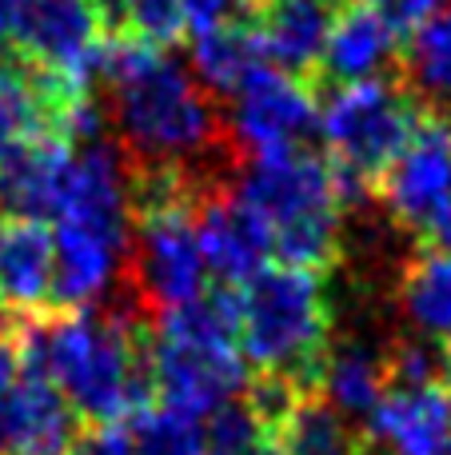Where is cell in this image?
Wrapping results in <instances>:
<instances>
[{"label": "cell", "mask_w": 451, "mask_h": 455, "mask_svg": "<svg viewBox=\"0 0 451 455\" xmlns=\"http://www.w3.org/2000/svg\"><path fill=\"white\" fill-rule=\"evenodd\" d=\"M96 76L108 84L116 104L128 160L180 164L192 172L188 160L208 152H228L236 160L244 156L228 120L220 116L216 96L200 88L176 60H168L164 48H152L132 32L108 28Z\"/></svg>", "instance_id": "cell-1"}, {"label": "cell", "mask_w": 451, "mask_h": 455, "mask_svg": "<svg viewBox=\"0 0 451 455\" xmlns=\"http://www.w3.org/2000/svg\"><path fill=\"white\" fill-rule=\"evenodd\" d=\"M236 344L256 371H276L300 392L320 395L332 360V307L320 272L276 264L240 283Z\"/></svg>", "instance_id": "cell-2"}, {"label": "cell", "mask_w": 451, "mask_h": 455, "mask_svg": "<svg viewBox=\"0 0 451 455\" xmlns=\"http://www.w3.org/2000/svg\"><path fill=\"white\" fill-rule=\"evenodd\" d=\"M240 196L272 228V256L288 267L332 272L344 256L340 243V192L332 160L304 148H272L252 156Z\"/></svg>", "instance_id": "cell-3"}, {"label": "cell", "mask_w": 451, "mask_h": 455, "mask_svg": "<svg viewBox=\"0 0 451 455\" xmlns=\"http://www.w3.org/2000/svg\"><path fill=\"white\" fill-rule=\"evenodd\" d=\"M423 112L428 100H420L415 88H407L400 76L328 88V100H320V136L328 160L348 168L376 192L380 176L412 144Z\"/></svg>", "instance_id": "cell-4"}, {"label": "cell", "mask_w": 451, "mask_h": 455, "mask_svg": "<svg viewBox=\"0 0 451 455\" xmlns=\"http://www.w3.org/2000/svg\"><path fill=\"white\" fill-rule=\"evenodd\" d=\"M376 196L420 251H451V124L444 112H423L404 156L380 176Z\"/></svg>", "instance_id": "cell-5"}, {"label": "cell", "mask_w": 451, "mask_h": 455, "mask_svg": "<svg viewBox=\"0 0 451 455\" xmlns=\"http://www.w3.org/2000/svg\"><path fill=\"white\" fill-rule=\"evenodd\" d=\"M104 36H108V16L100 0H28L12 56L32 68L56 72L72 88L92 92Z\"/></svg>", "instance_id": "cell-6"}, {"label": "cell", "mask_w": 451, "mask_h": 455, "mask_svg": "<svg viewBox=\"0 0 451 455\" xmlns=\"http://www.w3.org/2000/svg\"><path fill=\"white\" fill-rule=\"evenodd\" d=\"M152 395L164 408H176L192 419L212 416L220 403L244 387V352L236 339L216 344H184V339H148Z\"/></svg>", "instance_id": "cell-7"}, {"label": "cell", "mask_w": 451, "mask_h": 455, "mask_svg": "<svg viewBox=\"0 0 451 455\" xmlns=\"http://www.w3.org/2000/svg\"><path fill=\"white\" fill-rule=\"evenodd\" d=\"M312 132H320V88L300 76L260 64L236 92V116L232 136L240 152H272L296 148Z\"/></svg>", "instance_id": "cell-8"}, {"label": "cell", "mask_w": 451, "mask_h": 455, "mask_svg": "<svg viewBox=\"0 0 451 455\" xmlns=\"http://www.w3.org/2000/svg\"><path fill=\"white\" fill-rule=\"evenodd\" d=\"M196 240L208 272L220 283H248L272 256V228L240 192L208 184L196 196Z\"/></svg>", "instance_id": "cell-9"}, {"label": "cell", "mask_w": 451, "mask_h": 455, "mask_svg": "<svg viewBox=\"0 0 451 455\" xmlns=\"http://www.w3.org/2000/svg\"><path fill=\"white\" fill-rule=\"evenodd\" d=\"M76 144L44 128L0 144V212L12 220H48L60 212Z\"/></svg>", "instance_id": "cell-10"}, {"label": "cell", "mask_w": 451, "mask_h": 455, "mask_svg": "<svg viewBox=\"0 0 451 455\" xmlns=\"http://www.w3.org/2000/svg\"><path fill=\"white\" fill-rule=\"evenodd\" d=\"M384 68H396L400 76V40L392 32V24L384 20L380 4L376 0H348V4H340L332 36L324 44L316 88L380 80Z\"/></svg>", "instance_id": "cell-11"}, {"label": "cell", "mask_w": 451, "mask_h": 455, "mask_svg": "<svg viewBox=\"0 0 451 455\" xmlns=\"http://www.w3.org/2000/svg\"><path fill=\"white\" fill-rule=\"evenodd\" d=\"M336 12L340 0H264L252 24L272 68L316 84Z\"/></svg>", "instance_id": "cell-12"}, {"label": "cell", "mask_w": 451, "mask_h": 455, "mask_svg": "<svg viewBox=\"0 0 451 455\" xmlns=\"http://www.w3.org/2000/svg\"><path fill=\"white\" fill-rule=\"evenodd\" d=\"M76 424L56 384L20 376L0 395V455H64Z\"/></svg>", "instance_id": "cell-13"}, {"label": "cell", "mask_w": 451, "mask_h": 455, "mask_svg": "<svg viewBox=\"0 0 451 455\" xmlns=\"http://www.w3.org/2000/svg\"><path fill=\"white\" fill-rule=\"evenodd\" d=\"M56 264H52V307L56 312H80L92 307V299L112 283L116 267L124 264V248L100 232H88L80 224L56 220L52 232Z\"/></svg>", "instance_id": "cell-14"}, {"label": "cell", "mask_w": 451, "mask_h": 455, "mask_svg": "<svg viewBox=\"0 0 451 455\" xmlns=\"http://www.w3.org/2000/svg\"><path fill=\"white\" fill-rule=\"evenodd\" d=\"M368 419L396 455H436L451 440V392L444 384L388 387Z\"/></svg>", "instance_id": "cell-15"}, {"label": "cell", "mask_w": 451, "mask_h": 455, "mask_svg": "<svg viewBox=\"0 0 451 455\" xmlns=\"http://www.w3.org/2000/svg\"><path fill=\"white\" fill-rule=\"evenodd\" d=\"M56 243L44 220H12L0 232V307L12 315L52 307Z\"/></svg>", "instance_id": "cell-16"}, {"label": "cell", "mask_w": 451, "mask_h": 455, "mask_svg": "<svg viewBox=\"0 0 451 455\" xmlns=\"http://www.w3.org/2000/svg\"><path fill=\"white\" fill-rule=\"evenodd\" d=\"M192 64L212 96H236L240 84L252 76L260 64H268L260 44V32L252 20L220 24L192 36Z\"/></svg>", "instance_id": "cell-17"}, {"label": "cell", "mask_w": 451, "mask_h": 455, "mask_svg": "<svg viewBox=\"0 0 451 455\" xmlns=\"http://www.w3.org/2000/svg\"><path fill=\"white\" fill-rule=\"evenodd\" d=\"M288 455H364L368 435L348 416L332 408L324 395H304L300 408L276 435Z\"/></svg>", "instance_id": "cell-18"}, {"label": "cell", "mask_w": 451, "mask_h": 455, "mask_svg": "<svg viewBox=\"0 0 451 455\" xmlns=\"http://www.w3.org/2000/svg\"><path fill=\"white\" fill-rule=\"evenodd\" d=\"M388 392V371H384V355L360 352V347H344V352H332L324 371V384H320V395L332 403L340 416L356 419V416H372L376 403Z\"/></svg>", "instance_id": "cell-19"}, {"label": "cell", "mask_w": 451, "mask_h": 455, "mask_svg": "<svg viewBox=\"0 0 451 455\" xmlns=\"http://www.w3.org/2000/svg\"><path fill=\"white\" fill-rule=\"evenodd\" d=\"M404 312L431 336H451V251H420L400 280Z\"/></svg>", "instance_id": "cell-20"}, {"label": "cell", "mask_w": 451, "mask_h": 455, "mask_svg": "<svg viewBox=\"0 0 451 455\" xmlns=\"http://www.w3.org/2000/svg\"><path fill=\"white\" fill-rule=\"evenodd\" d=\"M400 80L407 88L451 96V4L439 8L404 48H400Z\"/></svg>", "instance_id": "cell-21"}, {"label": "cell", "mask_w": 451, "mask_h": 455, "mask_svg": "<svg viewBox=\"0 0 451 455\" xmlns=\"http://www.w3.org/2000/svg\"><path fill=\"white\" fill-rule=\"evenodd\" d=\"M128 435H132L136 455H204L208 440L200 419L184 416L176 408H164V403H144L140 411L124 419Z\"/></svg>", "instance_id": "cell-22"}, {"label": "cell", "mask_w": 451, "mask_h": 455, "mask_svg": "<svg viewBox=\"0 0 451 455\" xmlns=\"http://www.w3.org/2000/svg\"><path fill=\"white\" fill-rule=\"evenodd\" d=\"M100 8L108 16V28L132 32L152 48H172L188 32L180 0H100Z\"/></svg>", "instance_id": "cell-23"}, {"label": "cell", "mask_w": 451, "mask_h": 455, "mask_svg": "<svg viewBox=\"0 0 451 455\" xmlns=\"http://www.w3.org/2000/svg\"><path fill=\"white\" fill-rule=\"evenodd\" d=\"M48 128V112L36 96L24 60L12 52H0V144L16 136H32Z\"/></svg>", "instance_id": "cell-24"}, {"label": "cell", "mask_w": 451, "mask_h": 455, "mask_svg": "<svg viewBox=\"0 0 451 455\" xmlns=\"http://www.w3.org/2000/svg\"><path fill=\"white\" fill-rule=\"evenodd\" d=\"M384 371H388V387L439 384V352H431L423 339H392V347L384 352Z\"/></svg>", "instance_id": "cell-25"}, {"label": "cell", "mask_w": 451, "mask_h": 455, "mask_svg": "<svg viewBox=\"0 0 451 455\" xmlns=\"http://www.w3.org/2000/svg\"><path fill=\"white\" fill-rule=\"evenodd\" d=\"M204 440L212 451H224V455H248L256 443L264 440L260 424L252 419V411L244 403H220V408L208 416V427H204Z\"/></svg>", "instance_id": "cell-26"}, {"label": "cell", "mask_w": 451, "mask_h": 455, "mask_svg": "<svg viewBox=\"0 0 451 455\" xmlns=\"http://www.w3.org/2000/svg\"><path fill=\"white\" fill-rule=\"evenodd\" d=\"M264 0H180L184 24L196 32L220 28V24H240V20H256Z\"/></svg>", "instance_id": "cell-27"}, {"label": "cell", "mask_w": 451, "mask_h": 455, "mask_svg": "<svg viewBox=\"0 0 451 455\" xmlns=\"http://www.w3.org/2000/svg\"><path fill=\"white\" fill-rule=\"evenodd\" d=\"M64 455H136L128 424H76Z\"/></svg>", "instance_id": "cell-28"}, {"label": "cell", "mask_w": 451, "mask_h": 455, "mask_svg": "<svg viewBox=\"0 0 451 455\" xmlns=\"http://www.w3.org/2000/svg\"><path fill=\"white\" fill-rule=\"evenodd\" d=\"M24 12H28V0H0V52H12Z\"/></svg>", "instance_id": "cell-29"}, {"label": "cell", "mask_w": 451, "mask_h": 455, "mask_svg": "<svg viewBox=\"0 0 451 455\" xmlns=\"http://www.w3.org/2000/svg\"><path fill=\"white\" fill-rule=\"evenodd\" d=\"M16 379H20V355H16L12 336H4L0 339V395H4Z\"/></svg>", "instance_id": "cell-30"}, {"label": "cell", "mask_w": 451, "mask_h": 455, "mask_svg": "<svg viewBox=\"0 0 451 455\" xmlns=\"http://www.w3.org/2000/svg\"><path fill=\"white\" fill-rule=\"evenodd\" d=\"M439 384L451 392V336H444V344H439Z\"/></svg>", "instance_id": "cell-31"}, {"label": "cell", "mask_w": 451, "mask_h": 455, "mask_svg": "<svg viewBox=\"0 0 451 455\" xmlns=\"http://www.w3.org/2000/svg\"><path fill=\"white\" fill-rule=\"evenodd\" d=\"M248 455H288V451L280 448V440H272V435H264V440L256 443V448L248 451Z\"/></svg>", "instance_id": "cell-32"}, {"label": "cell", "mask_w": 451, "mask_h": 455, "mask_svg": "<svg viewBox=\"0 0 451 455\" xmlns=\"http://www.w3.org/2000/svg\"><path fill=\"white\" fill-rule=\"evenodd\" d=\"M12 320H16V315L8 312V307H0V339H4V336H12Z\"/></svg>", "instance_id": "cell-33"}, {"label": "cell", "mask_w": 451, "mask_h": 455, "mask_svg": "<svg viewBox=\"0 0 451 455\" xmlns=\"http://www.w3.org/2000/svg\"><path fill=\"white\" fill-rule=\"evenodd\" d=\"M436 455H451V440H447V443H444V448H439Z\"/></svg>", "instance_id": "cell-34"}, {"label": "cell", "mask_w": 451, "mask_h": 455, "mask_svg": "<svg viewBox=\"0 0 451 455\" xmlns=\"http://www.w3.org/2000/svg\"><path fill=\"white\" fill-rule=\"evenodd\" d=\"M204 455H224V451H204Z\"/></svg>", "instance_id": "cell-35"}, {"label": "cell", "mask_w": 451, "mask_h": 455, "mask_svg": "<svg viewBox=\"0 0 451 455\" xmlns=\"http://www.w3.org/2000/svg\"><path fill=\"white\" fill-rule=\"evenodd\" d=\"M340 4H348V0H340Z\"/></svg>", "instance_id": "cell-36"}, {"label": "cell", "mask_w": 451, "mask_h": 455, "mask_svg": "<svg viewBox=\"0 0 451 455\" xmlns=\"http://www.w3.org/2000/svg\"><path fill=\"white\" fill-rule=\"evenodd\" d=\"M0 232H4V228H0Z\"/></svg>", "instance_id": "cell-37"}]
</instances>
